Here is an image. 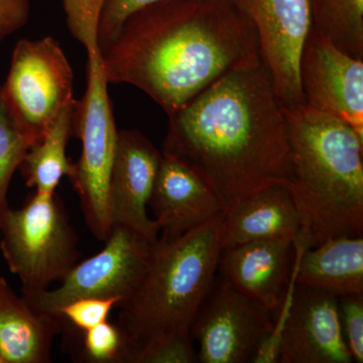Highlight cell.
Masks as SVG:
<instances>
[{
  "instance_id": "1",
  "label": "cell",
  "mask_w": 363,
  "mask_h": 363,
  "mask_svg": "<svg viewBox=\"0 0 363 363\" xmlns=\"http://www.w3.org/2000/svg\"><path fill=\"white\" fill-rule=\"evenodd\" d=\"M235 0H160L123 21L102 52L108 84H130L171 116L217 80L262 63Z\"/></svg>"
},
{
  "instance_id": "2",
  "label": "cell",
  "mask_w": 363,
  "mask_h": 363,
  "mask_svg": "<svg viewBox=\"0 0 363 363\" xmlns=\"http://www.w3.org/2000/svg\"><path fill=\"white\" fill-rule=\"evenodd\" d=\"M168 117L162 152L197 172L224 214L264 189L290 187L285 118L264 62L227 74Z\"/></svg>"
},
{
  "instance_id": "3",
  "label": "cell",
  "mask_w": 363,
  "mask_h": 363,
  "mask_svg": "<svg viewBox=\"0 0 363 363\" xmlns=\"http://www.w3.org/2000/svg\"><path fill=\"white\" fill-rule=\"evenodd\" d=\"M292 155L290 191L308 248L362 236L363 138L338 117L307 104L281 107Z\"/></svg>"
},
{
  "instance_id": "4",
  "label": "cell",
  "mask_w": 363,
  "mask_h": 363,
  "mask_svg": "<svg viewBox=\"0 0 363 363\" xmlns=\"http://www.w3.org/2000/svg\"><path fill=\"white\" fill-rule=\"evenodd\" d=\"M223 220L221 212L178 238L159 236L140 284L118 307L128 363L150 341L192 337L193 323L214 284Z\"/></svg>"
},
{
  "instance_id": "5",
  "label": "cell",
  "mask_w": 363,
  "mask_h": 363,
  "mask_svg": "<svg viewBox=\"0 0 363 363\" xmlns=\"http://www.w3.org/2000/svg\"><path fill=\"white\" fill-rule=\"evenodd\" d=\"M0 233V250L21 279L23 296L60 283L81 257L77 234L56 193L33 192L20 209H9Z\"/></svg>"
},
{
  "instance_id": "6",
  "label": "cell",
  "mask_w": 363,
  "mask_h": 363,
  "mask_svg": "<svg viewBox=\"0 0 363 363\" xmlns=\"http://www.w3.org/2000/svg\"><path fill=\"white\" fill-rule=\"evenodd\" d=\"M87 85L78 100L74 135L81 142V155L69 178L80 200L86 225L96 240L104 241L111 231L108 186L116 154V119L101 52H87Z\"/></svg>"
},
{
  "instance_id": "7",
  "label": "cell",
  "mask_w": 363,
  "mask_h": 363,
  "mask_svg": "<svg viewBox=\"0 0 363 363\" xmlns=\"http://www.w3.org/2000/svg\"><path fill=\"white\" fill-rule=\"evenodd\" d=\"M74 74L54 38L18 40L2 99L13 123L30 143H39L54 119L74 99Z\"/></svg>"
},
{
  "instance_id": "8",
  "label": "cell",
  "mask_w": 363,
  "mask_h": 363,
  "mask_svg": "<svg viewBox=\"0 0 363 363\" xmlns=\"http://www.w3.org/2000/svg\"><path fill=\"white\" fill-rule=\"evenodd\" d=\"M253 363H352L341 328L338 297L297 285L295 278L271 335Z\"/></svg>"
},
{
  "instance_id": "9",
  "label": "cell",
  "mask_w": 363,
  "mask_h": 363,
  "mask_svg": "<svg viewBox=\"0 0 363 363\" xmlns=\"http://www.w3.org/2000/svg\"><path fill=\"white\" fill-rule=\"evenodd\" d=\"M104 242L99 252L72 267L57 288L21 296L35 309L59 320L62 306L80 298L118 297L123 304L147 271L157 240L114 225Z\"/></svg>"
},
{
  "instance_id": "10",
  "label": "cell",
  "mask_w": 363,
  "mask_h": 363,
  "mask_svg": "<svg viewBox=\"0 0 363 363\" xmlns=\"http://www.w3.org/2000/svg\"><path fill=\"white\" fill-rule=\"evenodd\" d=\"M274 327L271 313L221 278L212 286L191 329L198 343V362H252Z\"/></svg>"
},
{
  "instance_id": "11",
  "label": "cell",
  "mask_w": 363,
  "mask_h": 363,
  "mask_svg": "<svg viewBox=\"0 0 363 363\" xmlns=\"http://www.w3.org/2000/svg\"><path fill=\"white\" fill-rule=\"evenodd\" d=\"M257 30L260 55L281 107L305 104L301 54L312 30L310 0H235Z\"/></svg>"
},
{
  "instance_id": "12",
  "label": "cell",
  "mask_w": 363,
  "mask_h": 363,
  "mask_svg": "<svg viewBox=\"0 0 363 363\" xmlns=\"http://www.w3.org/2000/svg\"><path fill=\"white\" fill-rule=\"evenodd\" d=\"M298 73L305 104L338 117L363 138V60L341 52L311 30Z\"/></svg>"
},
{
  "instance_id": "13",
  "label": "cell",
  "mask_w": 363,
  "mask_h": 363,
  "mask_svg": "<svg viewBox=\"0 0 363 363\" xmlns=\"http://www.w3.org/2000/svg\"><path fill=\"white\" fill-rule=\"evenodd\" d=\"M162 157L140 131L118 130L108 186L112 226L128 227L157 240L160 228L147 214V207Z\"/></svg>"
},
{
  "instance_id": "14",
  "label": "cell",
  "mask_w": 363,
  "mask_h": 363,
  "mask_svg": "<svg viewBox=\"0 0 363 363\" xmlns=\"http://www.w3.org/2000/svg\"><path fill=\"white\" fill-rule=\"evenodd\" d=\"M294 240L253 241L221 250L217 271L245 297L278 316L293 281Z\"/></svg>"
},
{
  "instance_id": "15",
  "label": "cell",
  "mask_w": 363,
  "mask_h": 363,
  "mask_svg": "<svg viewBox=\"0 0 363 363\" xmlns=\"http://www.w3.org/2000/svg\"><path fill=\"white\" fill-rule=\"evenodd\" d=\"M149 206L161 238H175L223 212L218 198L185 162L162 152Z\"/></svg>"
},
{
  "instance_id": "16",
  "label": "cell",
  "mask_w": 363,
  "mask_h": 363,
  "mask_svg": "<svg viewBox=\"0 0 363 363\" xmlns=\"http://www.w3.org/2000/svg\"><path fill=\"white\" fill-rule=\"evenodd\" d=\"M300 230V217L290 191L285 186H274L250 195L224 214L221 247L262 240L295 242Z\"/></svg>"
},
{
  "instance_id": "17",
  "label": "cell",
  "mask_w": 363,
  "mask_h": 363,
  "mask_svg": "<svg viewBox=\"0 0 363 363\" xmlns=\"http://www.w3.org/2000/svg\"><path fill=\"white\" fill-rule=\"evenodd\" d=\"M295 245L293 272L297 285L311 286L336 297L363 295L362 236L329 238L306 250Z\"/></svg>"
},
{
  "instance_id": "18",
  "label": "cell",
  "mask_w": 363,
  "mask_h": 363,
  "mask_svg": "<svg viewBox=\"0 0 363 363\" xmlns=\"http://www.w3.org/2000/svg\"><path fill=\"white\" fill-rule=\"evenodd\" d=\"M61 320L35 309L16 295L0 277V358L4 363L52 362L55 336L63 328Z\"/></svg>"
},
{
  "instance_id": "19",
  "label": "cell",
  "mask_w": 363,
  "mask_h": 363,
  "mask_svg": "<svg viewBox=\"0 0 363 363\" xmlns=\"http://www.w3.org/2000/svg\"><path fill=\"white\" fill-rule=\"evenodd\" d=\"M78 100L75 98L62 109L39 143L26 152L20 166L26 185L39 194L51 195L64 177L70 178L74 162L67 157V145L74 135Z\"/></svg>"
},
{
  "instance_id": "20",
  "label": "cell",
  "mask_w": 363,
  "mask_h": 363,
  "mask_svg": "<svg viewBox=\"0 0 363 363\" xmlns=\"http://www.w3.org/2000/svg\"><path fill=\"white\" fill-rule=\"evenodd\" d=\"M312 30L352 58L363 60V0H310Z\"/></svg>"
},
{
  "instance_id": "21",
  "label": "cell",
  "mask_w": 363,
  "mask_h": 363,
  "mask_svg": "<svg viewBox=\"0 0 363 363\" xmlns=\"http://www.w3.org/2000/svg\"><path fill=\"white\" fill-rule=\"evenodd\" d=\"M30 143L13 123L0 90V225L9 210V188Z\"/></svg>"
},
{
  "instance_id": "22",
  "label": "cell",
  "mask_w": 363,
  "mask_h": 363,
  "mask_svg": "<svg viewBox=\"0 0 363 363\" xmlns=\"http://www.w3.org/2000/svg\"><path fill=\"white\" fill-rule=\"evenodd\" d=\"M82 358L91 363H128V343L118 325L108 320L80 332Z\"/></svg>"
},
{
  "instance_id": "23",
  "label": "cell",
  "mask_w": 363,
  "mask_h": 363,
  "mask_svg": "<svg viewBox=\"0 0 363 363\" xmlns=\"http://www.w3.org/2000/svg\"><path fill=\"white\" fill-rule=\"evenodd\" d=\"M121 298L118 297H86L71 301L62 306L59 317L64 327H72L82 332L107 321L114 308H118Z\"/></svg>"
},
{
  "instance_id": "24",
  "label": "cell",
  "mask_w": 363,
  "mask_h": 363,
  "mask_svg": "<svg viewBox=\"0 0 363 363\" xmlns=\"http://www.w3.org/2000/svg\"><path fill=\"white\" fill-rule=\"evenodd\" d=\"M192 337H164L150 341L142 346L133 363H194L197 351Z\"/></svg>"
},
{
  "instance_id": "25",
  "label": "cell",
  "mask_w": 363,
  "mask_h": 363,
  "mask_svg": "<svg viewBox=\"0 0 363 363\" xmlns=\"http://www.w3.org/2000/svg\"><path fill=\"white\" fill-rule=\"evenodd\" d=\"M341 328L353 362H363V295L338 297Z\"/></svg>"
},
{
  "instance_id": "26",
  "label": "cell",
  "mask_w": 363,
  "mask_h": 363,
  "mask_svg": "<svg viewBox=\"0 0 363 363\" xmlns=\"http://www.w3.org/2000/svg\"><path fill=\"white\" fill-rule=\"evenodd\" d=\"M160 0H105L98 28V43L101 52L114 39L123 21L131 13Z\"/></svg>"
},
{
  "instance_id": "27",
  "label": "cell",
  "mask_w": 363,
  "mask_h": 363,
  "mask_svg": "<svg viewBox=\"0 0 363 363\" xmlns=\"http://www.w3.org/2000/svg\"><path fill=\"white\" fill-rule=\"evenodd\" d=\"M30 0H0V44L30 20Z\"/></svg>"
},
{
  "instance_id": "28",
  "label": "cell",
  "mask_w": 363,
  "mask_h": 363,
  "mask_svg": "<svg viewBox=\"0 0 363 363\" xmlns=\"http://www.w3.org/2000/svg\"><path fill=\"white\" fill-rule=\"evenodd\" d=\"M0 363H4L2 362L1 358H0Z\"/></svg>"
}]
</instances>
